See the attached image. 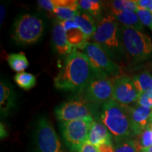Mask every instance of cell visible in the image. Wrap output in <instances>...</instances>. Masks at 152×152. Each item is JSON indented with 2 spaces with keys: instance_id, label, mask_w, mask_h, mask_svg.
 <instances>
[{
  "instance_id": "6da1fadb",
  "label": "cell",
  "mask_w": 152,
  "mask_h": 152,
  "mask_svg": "<svg viewBox=\"0 0 152 152\" xmlns=\"http://www.w3.org/2000/svg\"><path fill=\"white\" fill-rule=\"evenodd\" d=\"M94 75L90 61L84 53L76 49L66 56L64 66L54 78L58 90H82Z\"/></svg>"
},
{
  "instance_id": "7a4b0ae2",
  "label": "cell",
  "mask_w": 152,
  "mask_h": 152,
  "mask_svg": "<svg viewBox=\"0 0 152 152\" xmlns=\"http://www.w3.org/2000/svg\"><path fill=\"white\" fill-rule=\"evenodd\" d=\"M101 120L117 141L128 140L133 135L129 107L120 105L113 99L104 103Z\"/></svg>"
},
{
  "instance_id": "3957f363",
  "label": "cell",
  "mask_w": 152,
  "mask_h": 152,
  "mask_svg": "<svg viewBox=\"0 0 152 152\" xmlns=\"http://www.w3.org/2000/svg\"><path fill=\"white\" fill-rule=\"evenodd\" d=\"M120 41L123 48L133 59L146 60L152 53L151 37L141 30L121 26Z\"/></svg>"
},
{
  "instance_id": "277c9868",
  "label": "cell",
  "mask_w": 152,
  "mask_h": 152,
  "mask_svg": "<svg viewBox=\"0 0 152 152\" xmlns=\"http://www.w3.org/2000/svg\"><path fill=\"white\" fill-rule=\"evenodd\" d=\"M45 30L43 20L32 14H24L14 25L12 37L20 45H32L39 40Z\"/></svg>"
},
{
  "instance_id": "5b68a950",
  "label": "cell",
  "mask_w": 152,
  "mask_h": 152,
  "mask_svg": "<svg viewBox=\"0 0 152 152\" xmlns=\"http://www.w3.org/2000/svg\"><path fill=\"white\" fill-rule=\"evenodd\" d=\"M83 51L90 61L95 75L109 77L110 75H116L119 73L120 67L110 58L101 45L95 42H87Z\"/></svg>"
},
{
  "instance_id": "8992f818",
  "label": "cell",
  "mask_w": 152,
  "mask_h": 152,
  "mask_svg": "<svg viewBox=\"0 0 152 152\" xmlns=\"http://www.w3.org/2000/svg\"><path fill=\"white\" fill-rule=\"evenodd\" d=\"M92 37L106 50H117L121 45L118 23L111 14L104 16L96 25Z\"/></svg>"
},
{
  "instance_id": "52a82bcc",
  "label": "cell",
  "mask_w": 152,
  "mask_h": 152,
  "mask_svg": "<svg viewBox=\"0 0 152 152\" xmlns=\"http://www.w3.org/2000/svg\"><path fill=\"white\" fill-rule=\"evenodd\" d=\"M93 121L92 117H88L61 123V128L63 137L67 145L73 151L87 142Z\"/></svg>"
},
{
  "instance_id": "ba28073f",
  "label": "cell",
  "mask_w": 152,
  "mask_h": 152,
  "mask_svg": "<svg viewBox=\"0 0 152 152\" xmlns=\"http://www.w3.org/2000/svg\"><path fill=\"white\" fill-rule=\"evenodd\" d=\"M35 144L37 152H63L58 136L45 117L39 118L36 123Z\"/></svg>"
},
{
  "instance_id": "9c48e42d",
  "label": "cell",
  "mask_w": 152,
  "mask_h": 152,
  "mask_svg": "<svg viewBox=\"0 0 152 152\" xmlns=\"http://www.w3.org/2000/svg\"><path fill=\"white\" fill-rule=\"evenodd\" d=\"M83 91L91 102L105 103L113 97V80L109 77L94 75Z\"/></svg>"
},
{
  "instance_id": "30bf717a",
  "label": "cell",
  "mask_w": 152,
  "mask_h": 152,
  "mask_svg": "<svg viewBox=\"0 0 152 152\" xmlns=\"http://www.w3.org/2000/svg\"><path fill=\"white\" fill-rule=\"evenodd\" d=\"M139 92L132 79L126 75L119 76L113 80V97L112 99L120 105L128 107L137 102Z\"/></svg>"
},
{
  "instance_id": "8fae6325",
  "label": "cell",
  "mask_w": 152,
  "mask_h": 152,
  "mask_svg": "<svg viewBox=\"0 0 152 152\" xmlns=\"http://www.w3.org/2000/svg\"><path fill=\"white\" fill-rule=\"evenodd\" d=\"M57 119L61 123L92 117L90 109L83 100L72 99L65 102L55 109Z\"/></svg>"
},
{
  "instance_id": "7c38bea8",
  "label": "cell",
  "mask_w": 152,
  "mask_h": 152,
  "mask_svg": "<svg viewBox=\"0 0 152 152\" xmlns=\"http://www.w3.org/2000/svg\"><path fill=\"white\" fill-rule=\"evenodd\" d=\"M129 111L133 135L141 134L151 122L152 109L137 104L134 107H129Z\"/></svg>"
},
{
  "instance_id": "4fadbf2b",
  "label": "cell",
  "mask_w": 152,
  "mask_h": 152,
  "mask_svg": "<svg viewBox=\"0 0 152 152\" xmlns=\"http://www.w3.org/2000/svg\"><path fill=\"white\" fill-rule=\"evenodd\" d=\"M66 31L68 42L73 49H83L87 43L88 38L74 20L60 21Z\"/></svg>"
},
{
  "instance_id": "5bb4252c",
  "label": "cell",
  "mask_w": 152,
  "mask_h": 152,
  "mask_svg": "<svg viewBox=\"0 0 152 152\" xmlns=\"http://www.w3.org/2000/svg\"><path fill=\"white\" fill-rule=\"evenodd\" d=\"M55 9L53 14L59 21L73 20L80 12L78 1L75 0H54Z\"/></svg>"
},
{
  "instance_id": "9a60e30c",
  "label": "cell",
  "mask_w": 152,
  "mask_h": 152,
  "mask_svg": "<svg viewBox=\"0 0 152 152\" xmlns=\"http://www.w3.org/2000/svg\"><path fill=\"white\" fill-rule=\"evenodd\" d=\"M52 42L55 50L60 55L67 56L73 51V49L68 43L66 31L60 21L54 25L52 30Z\"/></svg>"
},
{
  "instance_id": "2e32d148",
  "label": "cell",
  "mask_w": 152,
  "mask_h": 152,
  "mask_svg": "<svg viewBox=\"0 0 152 152\" xmlns=\"http://www.w3.org/2000/svg\"><path fill=\"white\" fill-rule=\"evenodd\" d=\"M87 141L95 147H98L104 143H111V136L103 123L94 121L91 125Z\"/></svg>"
},
{
  "instance_id": "e0dca14e",
  "label": "cell",
  "mask_w": 152,
  "mask_h": 152,
  "mask_svg": "<svg viewBox=\"0 0 152 152\" xmlns=\"http://www.w3.org/2000/svg\"><path fill=\"white\" fill-rule=\"evenodd\" d=\"M111 14L118 23H121L122 26L128 28H135L137 30H142L143 25L140 22V19L137 16L135 12H128V11H121L109 8Z\"/></svg>"
},
{
  "instance_id": "ac0fdd59",
  "label": "cell",
  "mask_w": 152,
  "mask_h": 152,
  "mask_svg": "<svg viewBox=\"0 0 152 152\" xmlns=\"http://www.w3.org/2000/svg\"><path fill=\"white\" fill-rule=\"evenodd\" d=\"M73 20L77 23V24L80 26V28H81L88 39L92 37L93 34L96 30V26H95L94 20L90 14H87V12L80 11Z\"/></svg>"
},
{
  "instance_id": "d6986e66",
  "label": "cell",
  "mask_w": 152,
  "mask_h": 152,
  "mask_svg": "<svg viewBox=\"0 0 152 152\" xmlns=\"http://www.w3.org/2000/svg\"><path fill=\"white\" fill-rule=\"evenodd\" d=\"M132 81L139 94L152 91V75L148 71H144L135 75Z\"/></svg>"
},
{
  "instance_id": "ffe728a7",
  "label": "cell",
  "mask_w": 152,
  "mask_h": 152,
  "mask_svg": "<svg viewBox=\"0 0 152 152\" xmlns=\"http://www.w3.org/2000/svg\"><path fill=\"white\" fill-rule=\"evenodd\" d=\"M7 61L10 67L14 71L18 72V73L24 72L25 70L27 69L29 66V62H28L27 57L23 52L13 53V54H9L7 57Z\"/></svg>"
},
{
  "instance_id": "44dd1931",
  "label": "cell",
  "mask_w": 152,
  "mask_h": 152,
  "mask_svg": "<svg viewBox=\"0 0 152 152\" xmlns=\"http://www.w3.org/2000/svg\"><path fill=\"white\" fill-rule=\"evenodd\" d=\"M14 92L10 87L1 83L0 84V106L1 112L8 111L14 105Z\"/></svg>"
},
{
  "instance_id": "7402d4cb",
  "label": "cell",
  "mask_w": 152,
  "mask_h": 152,
  "mask_svg": "<svg viewBox=\"0 0 152 152\" xmlns=\"http://www.w3.org/2000/svg\"><path fill=\"white\" fill-rule=\"evenodd\" d=\"M15 82L23 90H30L36 84V77L33 74L21 72L18 73L14 77Z\"/></svg>"
},
{
  "instance_id": "603a6c76",
  "label": "cell",
  "mask_w": 152,
  "mask_h": 152,
  "mask_svg": "<svg viewBox=\"0 0 152 152\" xmlns=\"http://www.w3.org/2000/svg\"><path fill=\"white\" fill-rule=\"evenodd\" d=\"M80 9L87 11L91 16H98L102 11V4L97 0H80L78 1Z\"/></svg>"
},
{
  "instance_id": "cb8c5ba5",
  "label": "cell",
  "mask_w": 152,
  "mask_h": 152,
  "mask_svg": "<svg viewBox=\"0 0 152 152\" xmlns=\"http://www.w3.org/2000/svg\"><path fill=\"white\" fill-rule=\"evenodd\" d=\"M109 4L111 9L121 11L135 12L137 9V5L134 0H115L109 1Z\"/></svg>"
},
{
  "instance_id": "d4e9b609",
  "label": "cell",
  "mask_w": 152,
  "mask_h": 152,
  "mask_svg": "<svg viewBox=\"0 0 152 152\" xmlns=\"http://www.w3.org/2000/svg\"><path fill=\"white\" fill-rule=\"evenodd\" d=\"M114 152H139L138 144L129 139L122 140L118 143Z\"/></svg>"
},
{
  "instance_id": "484cf974",
  "label": "cell",
  "mask_w": 152,
  "mask_h": 152,
  "mask_svg": "<svg viewBox=\"0 0 152 152\" xmlns=\"http://www.w3.org/2000/svg\"><path fill=\"white\" fill-rule=\"evenodd\" d=\"M138 147L140 149L148 148L152 145V122L140 134V140Z\"/></svg>"
},
{
  "instance_id": "4316f807",
  "label": "cell",
  "mask_w": 152,
  "mask_h": 152,
  "mask_svg": "<svg viewBox=\"0 0 152 152\" xmlns=\"http://www.w3.org/2000/svg\"><path fill=\"white\" fill-rule=\"evenodd\" d=\"M135 13L142 24L152 30V13L151 11L148 9L137 8Z\"/></svg>"
},
{
  "instance_id": "83f0119b",
  "label": "cell",
  "mask_w": 152,
  "mask_h": 152,
  "mask_svg": "<svg viewBox=\"0 0 152 152\" xmlns=\"http://www.w3.org/2000/svg\"><path fill=\"white\" fill-rule=\"evenodd\" d=\"M137 104L139 106L152 109V91L139 94Z\"/></svg>"
},
{
  "instance_id": "f1b7e54d",
  "label": "cell",
  "mask_w": 152,
  "mask_h": 152,
  "mask_svg": "<svg viewBox=\"0 0 152 152\" xmlns=\"http://www.w3.org/2000/svg\"><path fill=\"white\" fill-rule=\"evenodd\" d=\"M76 152H99L96 147L90 143L88 141L82 144L75 150Z\"/></svg>"
},
{
  "instance_id": "f546056e",
  "label": "cell",
  "mask_w": 152,
  "mask_h": 152,
  "mask_svg": "<svg viewBox=\"0 0 152 152\" xmlns=\"http://www.w3.org/2000/svg\"><path fill=\"white\" fill-rule=\"evenodd\" d=\"M37 4L42 9L50 12H53L55 9L54 0H38Z\"/></svg>"
},
{
  "instance_id": "4dcf8cb0",
  "label": "cell",
  "mask_w": 152,
  "mask_h": 152,
  "mask_svg": "<svg viewBox=\"0 0 152 152\" xmlns=\"http://www.w3.org/2000/svg\"><path fill=\"white\" fill-rule=\"evenodd\" d=\"M99 152H114L115 149L113 147L112 142L111 143H104L96 147Z\"/></svg>"
},
{
  "instance_id": "1f68e13d",
  "label": "cell",
  "mask_w": 152,
  "mask_h": 152,
  "mask_svg": "<svg viewBox=\"0 0 152 152\" xmlns=\"http://www.w3.org/2000/svg\"><path fill=\"white\" fill-rule=\"evenodd\" d=\"M136 3L137 8L149 10L152 3V0H136Z\"/></svg>"
},
{
  "instance_id": "d6a6232c",
  "label": "cell",
  "mask_w": 152,
  "mask_h": 152,
  "mask_svg": "<svg viewBox=\"0 0 152 152\" xmlns=\"http://www.w3.org/2000/svg\"><path fill=\"white\" fill-rule=\"evenodd\" d=\"M6 14V10L4 7L2 5H1V24H2V23L4 20V17Z\"/></svg>"
},
{
  "instance_id": "836d02e7",
  "label": "cell",
  "mask_w": 152,
  "mask_h": 152,
  "mask_svg": "<svg viewBox=\"0 0 152 152\" xmlns=\"http://www.w3.org/2000/svg\"><path fill=\"white\" fill-rule=\"evenodd\" d=\"M139 152H152V145L148 148H144V149H140Z\"/></svg>"
},
{
  "instance_id": "e575fe53",
  "label": "cell",
  "mask_w": 152,
  "mask_h": 152,
  "mask_svg": "<svg viewBox=\"0 0 152 152\" xmlns=\"http://www.w3.org/2000/svg\"><path fill=\"white\" fill-rule=\"evenodd\" d=\"M149 10L151 11V12L152 13V3H151V6H150V7H149Z\"/></svg>"
},
{
  "instance_id": "d590c367",
  "label": "cell",
  "mask_w": 152,
  "mask_h": 152,
  "mask_svg": "<svg viewBox=\"0 0 152 152\" xmlns=\"http://www.w3.org/2000/svg\"><path fill=\"white\" fill-rule=\"evenodd\" d=\"M151 122H152V112H151Z\"/></svg>"
}]
</instances>
